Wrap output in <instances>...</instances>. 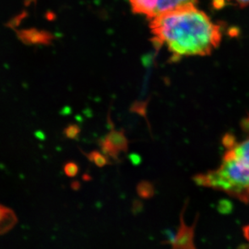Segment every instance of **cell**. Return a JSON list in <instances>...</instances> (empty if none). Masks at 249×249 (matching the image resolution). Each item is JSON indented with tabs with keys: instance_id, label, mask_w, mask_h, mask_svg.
<instances>
[{
	"instance_id": "30bf717a",
	"label": "cell",
	"mask_w": 249,
	"mask_h": 249,
	"mask_svg": "<svg viewBox=\"0 0 249 249\" xmlns=\"http://www.w3.org/2000/svg\"><path fill=\"white\" fill-rule=\"evenodd\" d=\"M243 232H244V235H245V237L248 240H249V225L246 226L243 229Z\"/></svg>"
},
{
	"instance_id": "7a4b0ae2",
	"label": "cell",
	"mask_w": 249,
	"mask_h": 249,
	"mask_svg": "<svg viewBox=\"0 0 249 249\" xmlns=\"http://www.w3.org/2000/svg\"><path fill=\"white\" fill-rule=\"evenodd\" d=\"M228 150L220 166L194 178L200 186L224 192L240 201H249V138L225 142Z\"/></svg>"
},
{
	"instance_id": "5b68a950",
	"label": "cell",
	"mask_w": 249,
	"mask_h": 249,
	"mask_svg": "<svg viewBox=\"0 0 249 249\" xmlns=\"http://www.w3.org/2000/svg\"><path fill=\"white\" fill-rule=\"evenodd\" d=\"M79 133V127L74 124H71L64 129V134L68 139H74Z\"/></svg>"
},
{
	"instance_id": "ba28073f",
	"label": "cell",
	"mask_w": 249,
	"mask_h": 249,
	"mask_svg": "<svg viewBox=\"0 0 249 249\" xmlns=\"http://www.w3.org/2000/svg\"><path fill=\"white\" fill-rule=\"evenodd\" d=\"M35 134V137H36V139H38L39 140H41V141H44V140L46 139V135H45L43 132L41 131V130L35 132V134Z\"/></svg>"
},
{
	"instance_id": "6da1fadb",
	"label": "cell",
	"mask_w": 249,
	"mask_h": 249,
	"mask_svg": "<svg viewBox=\"0 0 249 249\" xmlns=\"http://www.w3.org/2000/svg\"><path fill=\"white\" fill-rule=\"evenodd\" d=\"M152 40L164 46L172 59L209 55L222 40L220 27L195 5L171 10L151 19Z\"/></svg>"
},
{
	"instance_id": "52a82bcc",
	"label": "cell",
	"mask_w": 249,
	"mask_h": 249,
	"mask_svg": "<svg viewBox=\"0 0 249 249\" xmlns=\"http://www.w3.org/2000/svg\"><path fill=\"white\" fill-rule=\"evenodd\" d=\"M26 17V13H22L19 16H17V17H15L14 19H12V20H10L8 22V24H7V27H9L11 29H15L17 27L19 26L20 24L22 19H24V17Z\"/></svg>"
},
{
	"instance_id": "3957f363",
	"label": "cell",
	"mask_w": 249,
	"mask_h": 249,
	"mask_svg": "<svg viewBox=\"0 0 249 249\" xmlns=\"http://www.w3.org/2000/svg\"><path fill=\"white\" fill-rule=\"evenodd\" d=\"M134 13L151 19L159 15L189 5H196L197 0H129Z\"/></svg>"
},
{
	"instance_id": "9c48e42d",
	"label": "cell",
	"mask_w": 249,
	"mask_h": 249,
	"mask_svg": "<svg viewBox=\"0 0 249 249\" xmlns=\"http://www.w3.org/2000/svg\"><path fill=\"white\" fill-rule=\"evenodd\" d=\"M232 1L236 2L238 5H240L241 7L249 4V0H232Z\"/></svg>"
},
{
	"instance_id": "8992f818",
	"label": "cell",
	"mask_w": 249,
	"mask_h": 249,
	"mask_svg": "<svg viewBox=\"0 0 249 249\" xmlns=\"http://www.w3.org/2000/svg\"><path fill=\"white\" fill-rule=\"evenodd\" d=\"M65 173L69 177H74L78 172V167L74 163H67L64 167Z\"/></svg>"
},
{
	"instance_id": "277c9868",
	"label": "cell",
	"mask_w": 249,
	"mask_h": 249,
	"mask_svg": "<svg viewBox=\"0 0 249 249\" xmlns=\"http://www.w3.org/2000/svg\"><path fill=\"white\" fill-rule=\"evenodd\" d=\"M17 36L22 43L27 46H51L53 43V34L45 30H38L35 28L17 30Z\"/></svg>"
}]
</instances>
